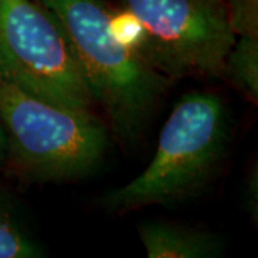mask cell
Instances as JSON below:
<instances>
[{
  "label": "cell",
  "instance_id": "6",
  "mask_svg": "<svg viewBox=\"0 0 258 258\" xmlns=\"http://www.w3.org/2000/svg\"><path fill=\"white\" fill-rule=\"evenodd\" d=\"M138 234L149 258H214L225 248L220 234L178 222H142Z\"/></svg>",
  "mask_w": 258,
  "mask_h": 258
},
{
  "label": "cell",
  "instance_id": "4",
  "mask_svg": "<svg viewBox=\"0 0 258 258\" xmlns=\"http://www.w3.org/2000/svg\"><path fill=\"white\" fill-rule=\"evenodd\" d=\"M0 122L8 138L6 166L32 184L91 176L109 147L108 131L91 112L39 99L2 75Z\"/></svg>",
  "mask_w": 258,
  "mask_h": 258
},
{
  "label": "cell",
  "instance_id": "2",
  "mask_svg": "<svg viewBox=\"0 0 258 258\" xmlns=\"http://www.w3.org/2000/svg\"><path fill=\"white\" fill-rule=\"evenodd\" d=\"M63 28L95 103L123 144L137 142L171 82L120 40L105 0H40Z\"/></svg>",
  "mask_w": 258,
  "mask_h": 258
},
{
  "label": "cell",
  "instance_id": "11",
  "mask_svg": "<svg viewBox=\"0 0 258 258\" xmlns=\"http://www.w3.org/2000/svg\"><path fill=\"white\" fill-rule=\"evenodd\" d=\"M8 161V138L5 128L0 122V165H6Z\"/></svg>",
  "mask_w": 258,
  "mask_h": 258
},
{
  "label": "cell",
  "instance_id": "1",
  "mask_svg": "<svg viewBox=\"0 0 258 258\" xmlns=\"http://www.w3.org/2000/svg\"><path fill=\"white\" fill-rule=\"evenodd\" d=\"M232 116L220 95L197 91L176 102L159 132L148 166L128 184L102 195L115 214L151 205L171 208L201 197L217 179L230 152Z\"/></svg>",
  "mask_w": 258,
  "mask_h": 258
},
{
  "label": "cell",
  "instance_id": "3",
  "mask_svg": "<svg viewBox=\"0 0 258 258\" xmlns=\"http://www.w3.org/2000/svg\"><path fill=\"white\" fill-rule=\"evenodd\" d=\"M113 32L169 82L222 78L235 42L225 0H119Z\"/></svg>",
  "mask_w": 258,
  "mask_h": 258
},
{
  "label": "cell",
  "instance_id": "10",
  "mask_svg": "<svg viewBox=\"0 0 258 258\" xmlns=\"http://www.w3.org/2000/svg\"><path fill=\"white\" fill-rule=\"evenodd\" d=\"M242 207L248 212L251 220L257 222L258 220V171L257 166L248 171V174L244 179V188H242Z\"/></svg>",
  "mask_w": 258,
  "mask_h": 258
},
{
  "label": "cell",
  "instance_id": "9",
  "mask_svg": "<svg viewBox=\"0 0 258 258\" xmlns=\"http://www.w3.org/2000/svg\"><path fill=\"white\" fill-rule=\"evenodd\" d=\"M225 6L235 37L258 35V0H225Z\"/></svg>",
  "mask_w": 258,
  "mask_h": 258
},
{
  "label": "cell",
  "instance_id": "8",
  "mask_svg": "<svg viewBox=\"0 0 258 258\" xmlns=\"http://www.w3.org/2000/svg\"><path fill=\"white\" fill-rule=\"evenodd\" d=\"M222 78L252 103L258 102V35L237 36L225 57Z\"/></svg>",
  "mask_w": 258,
  "mask_h": 258
},
{
  "label": "cell",
  "instance_id": "7",
  "mask_svg": "<svg viewBox=\"0 0 258 258\" xmlns=\"http://www.w3.org/2000/svg\"><path fill=\"white\" fill-rule=\"evenodd\" d=\"M46 252L13 194L0 182V258H39Z\"/></svg>",
  "mask_w": 258,
  "mask_h": 258
},
{
  "label": "cell",
  "instance_id": "5",
  "mask_svg": "<svg viewBox=\"0 0 258 258\" xmlns=\"http://www.w3.org/2000/svg\"><path fill=\"white\" fill-rule=\"evenodd\" d=\"M0 75L59 106L92 113L96 105L63 28L40 0H0Z\"/></svg>",
  "mask_w": 258,
  "mask_h": 258
}]
</instances>
